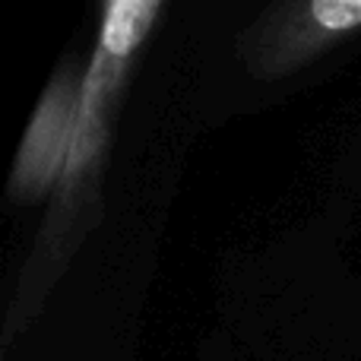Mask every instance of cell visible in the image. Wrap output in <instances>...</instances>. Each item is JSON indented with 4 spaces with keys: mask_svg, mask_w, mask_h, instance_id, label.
<instances>
[{
    "mask_svg": "<svg viewBox=\"0 0 361 361\" xmlns=\"http://www.w3.org/2000/svg\"><path fill=\"white\" fill-rule=\"evenodd\" d=\"M162 6L156 0H118L105 6V25H102L99 51H95L89 73L80 86V111H76V140L70 152L67 175H76L102 143V105L108 102L111 89L124 73V61L130 51L143 42L152 29Z\"/></svg>",
    "mask_w": 361,
    "mask_h": 361,
    "instance_id": "6da1fadb",
    "label": "cell"
},
{
    "mask_svg": "<svg viewBox=\"0 0 361 361\" xmlns=\"http://www.w3.org/2000/svg\"><path fill=\"white\" fill-rule=\"evenodd\" d=\"M361 25V0H311V4L273 6L250 29L254 44H247V61L257 73H288L317 54L333 38L355 32Z\"/></svg>",
    "mask_w": 361,
    "mask_h": 361,
    "instance_id": "7a4b0ae2",
    "label": "cell"
},
{
    "mask_svg": "<svg viewBox=\"0 0 361 361\" xmlns=\"http://www.w3.org/2000/svg\"><path fill=\"white\" fill-rule=\"evenodd\" d=\"M76 111H80V89L70 76L54 80L19 146V159L13 169V193L19 200L42 197L57 175L67 171L76 140Z\"/></svg>",
    "mask_w": 361,
    "mask_h": 361,
    "instance_id": "3957f363",
    "label": "cell"
}]
</instances>
